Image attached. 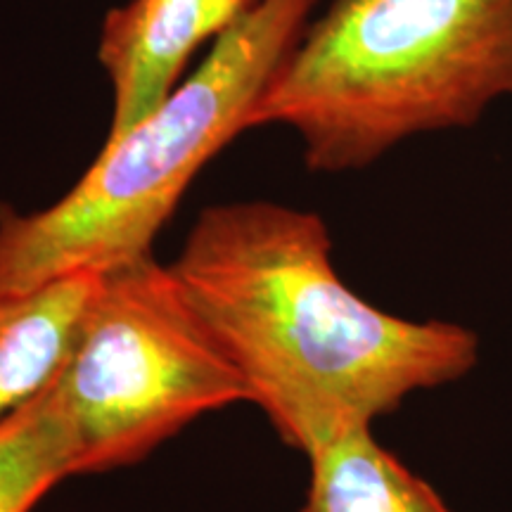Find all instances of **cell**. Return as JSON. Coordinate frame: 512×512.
<instances>
[{
    "instance_id": "cell-1",
    "label": "cell",
    "mask_w": 512,
    "mask_h": 512,
    "mask_svg": "<svg viewBox=\"0 0 512 512\" xmlns=\"http://www.w3.org/2000/svg\"><path fill=\"white\" fill-rule=\"evenodd\" d=\"M278 439L306 458L458 382L479 337L451 320L377 309L339 278L316 211L275 202L204 209L169 264Z\"/></svg>"
},
{
    "instance_id": "cell-2",
    "label": "cell",
    "mask_w": 512,
    "mask_h": 512,
    "mask_svg": "<svg viewBox=\"0 0 512 512\" xmlns=\"http://www.w3.org/2000/svg\"><path fill=\"white\" fill-rule=\"evenodd\" d=\"M512 100V0H332L252 114L302 140L316 174L375 164Z\"/></svg>"
},
{
    "instance_id": "cell-3",
    "label": "cell",
    "mask_w": 512,
    "mask_h": 512,
    "mask_svg": "<svg viewBox=\"0 0 512 512\" xmlns=\"http://www.w3.org/2000/svg\"><path fill=\"white\" fill-rule=\"evenodd\" d=\"M318 0H256L155 112L105 140L86 174L46 209L0 204V290L27 292L152 254L192 178L249 131L261 95Z\"/></svg>"
},
{
    "instance_id": "cell-4",
    "label": "cell",
    "mask_w": 512,
    "mask_h": 512,
    "mask_svg": "<svg viewBox=\"0 0 512 512\" xmlns=\"http://www.w3.org/2000/svg\"><path fill=\"white\" fill-rule=\"evenodd\" d=\"M53 389L74 477L136 465L204 413L252 399L169 264L152 254L102 273Z\"/></svg>"
},
{
    "instance_id": "cell-5",
    "label": "cell",
    "mask_w": 512,
    "mask_h": 512,
    "mask_svg": "<svg viewBox=\"0 0 512 512\" xmlns=\"http://www.w3.org/2000/svg\"><path fill=\"white\" fill-rule=\"evenodd\" d=\"M256 0H131L107 12L98 60L114 107L107 140L124 136L176 91L190 55L219 38Z\"/></svg>"
},
{
    "instance_id": "cell-6",
    "label": "cell",
    "mask_w": 512,
    "mask_h": 512,
    "mask_svg": "<svg viewBox=\"0 0 512 512\" xmlns=\"http://www.w3.org/2000/svg\"><path fill=\"white\" fill-rule=\"evenodd\" d=\"M100 283V271H79L27 292L0 290V422L53 384Z\"/></svg>"
},
{
    "instance_id": "cell-7",
    "label": "cell",
    "mask_w": 512,
    "mask_h": 512,
    "mask_svg": "<svg viewBox=\"0 0 512 512\" xmlns=\"http://www.w3.org/2000/svg\"><path fill=\"white\" fill-rule=\"evenodd\" d=\"M309 463L302 512H453L373 437V427L330 441L311 453Z\"/></svg>"
},
{
    "instance_id": "cell-8",
    "label": "cell",
    "mask_w": 512,
    "mask_h": 512,
    "mask_svg": "<svg viewBox=\"0 0 512 512\" xmlns=\"http://www.w3.org/2000/svg\"><path fill=\"white\" fill-rule=\"evenodd\" d=\"M74 477V448L50 384L0 422V512H31Z\"/></svg>"
}]
</instances>
